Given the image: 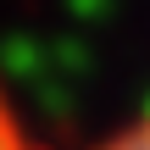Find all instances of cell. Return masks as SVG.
<instances>
[{
    "mask_svg": "<svg viewBox=\"0 0 150 150\" xmlns=\"http://www.w3.org/2000/svg\"><path fill=\"white\" fill-rule=\"evenodd\" d=\"M0 150H33L28 139H22V128H17L11 106H6V95H0Z\"/></svg>",
    "mask_w": 150,
    "mask_h": 150,
    "instance_id": "cell-1",
    "label": "cell"
},
{
    "mask_svg": "<svg viewBox=\"0 0 150 150\" xmlns=\"http://www.w3.org/2000/svg\"><path fill=\"white\" fill-rule=\"evenodd\" d=\"M100 150H150V117H145V122H134L128 134H117V139H106Z\"/></svg>",
    "mask_w": 150,
    "mask_h": 150,
    "instance_id": "cell-2",
    "label": "cell"
}]
</instances>
